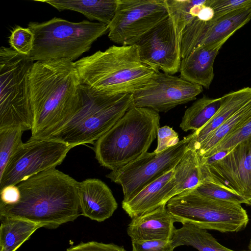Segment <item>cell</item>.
Wrapping results in <instances>:
<instances>
[{"instance_id":"cell-35","label":"cell","mask_w":251,"mask_h":251,"mask_svg":"<svg viewBox=\"0 0 251 251\" xmlns=\"http://www.w3.org/2000/svg\"><path fill=\"white\" fill-rule=\"evenodd\" d=\"M0 190V203L6 205H12L17 203L20 201L21 193L17 185H7Z\"/></svg>"},{"instance_id":"cell-27","label":"cell","mask_w":251,"mask_h":251,"mask_svg":"<svg viewBox=\"0 0 251 251\" xmlns=\"http://www.w3.org/2000/svg\"><path fill=\"white\" fill-rule=\"evenodd\" d=\"M24 131L20 128L0 130V176L10 158L23 144L22 136Z\"/></svg>"},{"instance_id":"cell-14","label":"cell","mask_w":251,"mask_h":251,"mask_svg":"<svg viewBox=\"0 0 251 251\" xmlns=\"http://www.w3.org/2000/svg\"><path fill=\"white\" fill-rule=\"evenodd\" d=\"M141 61L156 71L174 75L181 61V34L171 15L136 44Z\"/></svg>"},{"instance_id":"cell-31","label":"cell","mask_w":251,"mask_h":251,"mask_svg":"<svg viewBox=\"0 0 251 251\" xmlns=\"http://www.w3.org/2000/svg\"><path fill=\"white\" fill-rule=\"evenodd\" d=\"M214 13L213 20L243 8L251 6V0H207Z\"/></svg>"},{"instance_id":"cell-26","label":"cell","mask_w":251,"mask_h":251,"mask_svg":"<svg viewBox=\"0 0 251 251\" xmlns=\"http://www.w3.org/2000/svg\"><path fill=\"white\" fill-rule=\"evenodd\" d=\"M220 103L221 98L212 99L203 96L186 110L180 127L184 131L199 130L213 117Z\"/></svg>"},{"instance_id":"cell-3","label":"cell","mask_w":251,"mask_h":251,"mask_svg":"<svg viewBox=\"0 0 251 251\" xmlns=\"http://www.w3.org/2000/svg\"><path fill=\"white\" fill-rule=\"evenodd\" d=\"M74 63L81 84L108 95L132 93L158 72L141 61L136 45H113Z\"/></svg>"},{"instance_id":"cell-24","label":"cell","mask_w":251,"mask_h":251,"mask_svg":"<svg viewBox=\"0 0 251 251\" xmlns=\"http://www.w3.org/2000/svg\"><path fill=\"white\" fill-rule=\"evenodd\" d=\"M172 242L174 248L186 245L199 251H236L222 245L206 229L188 223L176 228Z\"/></svg>"},{"instance_id":"cell-20","label":"cell","mask_w":251,"mask_h":251,"mask_svg":"<svg viewBox=\"0 0 251 251\" xmlns=\"http://www.w3.org/2000/svg\"><path fill=\"white\" fill-rule=\"evenodd\" d=\"M251 100V87H246L231 91L221 97L219 108L213 117L200 129L194 131L189 145L196 146L202 142L231 115Z\"/></svg>"},{"instance_id":"cell-15","label":"cell","mask_w":251,"mask_h":251,"mask_svg":"<svg viewBox=\"0 0 251 251\" xmlns=\"http://www.w3.org/2000/svg\"><path fill=\"white\" fill-rule=\"evenodd\" d=\"M81 215L100 222L111 217L118 203L108 186L101 180L88 178L79 182Z\"/></svg>"},{"instance_id":"cell-19","label":"cell","mask_w":251,"mask_h":251,"mask_svg":"<svg viewBox=\"0 0 251 251\" xmlns=\"http://www.w3.org/2000/svg\"><path fill=\"white\" fill-rule=\"evenodd\" d=\"M251 19V6L235 11L216 20H211L198 47L224 45L231 36Z\"/></svg>"},{"instance_id":"cell-21","label":"cell","mask_w":251,"mask_h":251,"mask_svg":"<svg viewBox=\"0 0 251 251\" xmlns=\"http://www.w3.org/2000/svg\"><path fill=\"white\" fill-rule=\"evenodd\" d=\"M49 4L61 11L80 13L91 20L109 25L117 9V0H36Z\"/></svg>"},{"instance_id":"cell-5","label":"cell","mask_w":251,"mask_h":251,"mask_svg":"<svg viewBox=\"0 0 251 251\" xmlns=\"http://www.w3.org/2000/svg\"><path fill=\"white\" fill-rule=\"evenodd\" d=\"M34 34L29 56L33 61L65 59L72 61L88 51L92 44L108 31V25L83 21L71 22L54 17L27 25Z\"/></svg>"},{"instance_id":"cell-23","label":"cell","mask_w":251,"mask_h":251,"mask_svg":"<svg viewBox=\"0 0 251 251\" xmlns=\"http://www.w3.org/2000/svg\"><path fill=\"white\" fill-rule=\"evenodd\" d=\"M0 251H16L41 226L15 218H1Z\"/></svg>"},{"instance_id":"cell-1","label":"cell","mask_w":251,"mask_h":251,"mask_svg":"<svg viewBox=\"0 0 251 251\" xmlns=\"http://www.w3.org/2000/svg\"><path fill=\"white\" fill-rule=\"evenodd\" d=\"M28 81L34 114L29 139H48L67 124L82 106L81 82L74 62H34Z\"/></svg>"},{"instance_id":"cell-11","label":"cell","mask_w":251,"mask_h":251,"mask_svg":"<svg viewBox=\"0 0 251 251\" xmlns=\"http://www.w3.org/2000/svg\"><path fill=\"white\" fill-rule=\"evenodd\" d=\"M73 147L50 139H29L10 158L0 176V189L21 182L61 164Z\"/></svg>"},{"instance_id":"cell-32","label":"cell","mask_w":251,"mask_h":251,"mask_svg":"<svg viewBox=\"0 0 251 251\" xmlns=\"http://www.w3.org/2000/svg\"><path fill=\"white\" fill-rule=\"evenodd\" d=\"M157 146L154 151L160 152L176 145L180 141L178 134L168 126L159 127L157 131Z\"/></svg>"},{"instance_id":"cell-12","label":"cell","mask_w":251,"mask_h":251,"mask_svg":"<svg viewBox=\"0 0 251 251\" xmlns=\"http://www.w3.org/2000/svg\"><path fill=\"white\" fill-rule=\"evenodd\" d=\"M203 87L180 76L157 72L145 85L133 93L132 104L138 107L166 112L196 99Z\"/></svg>"},{"instance_id":"cell-17","label":"cell","mask_w":251,"mask_h":251,"mask_svg":"<svg viewBox=\"0 0 251 251\" xmlns=\"http://www.w3.org/2000/svg\"><path fill=\"white\" fill-rule=\"evenodd\" d=\"M174 169L147 185L130 200L122 201L123 209L131 219L166 205L174 197Z\"/></svg>"},{"instance_id":"cell-30","label":"cell","mask_w":251,"mask_h":251,"mask_svg":"<svg viewBox=\"0 0 251 251\" xmlns=\"http://www.w3.org/2000/svg\"><path fill=\"white\" fill-rule=\"evenodd\" d=\"M34 34L28 27L17 26L11 32L9 43L20 54L29 56L33 49Z\"/></svg>"},{"instance_id":"cell-4","label":"cell","mask_w":251,"mask_h":251,"mask_svg":"<svg viewBox=\"0 0 251 251\" xmlns=\"http://www.w3.org/2000/svg\"><path fill=\"white\" fill-rule=\"evenodd\" d=\"M159 113L132 105L103 135L95 142V157L100 164L117 170L147 152L157 136Z\"/></svg>"},{"instance_id":"cell-8","label":"cell","mask_w":251,"mask_h":251,"mask_svg":"<svg viewBox=\"0 0 251 251\" xmlns=\"http://www.w3.org/2000/svg\"><path fill=\"white\" fill-rule=\"evenodd\" d=\"M166 207L175 222L223 233L239 231L246 227L249 221L241 204L209 198L195 189L173 197Z\"/></svg>"},{"instance_id":"cell-2","label":"cell","mask_w":251,"mask_h":251,"mask_svg":"<svg viewBox=\"0 0 251 251\" xmlns=\"http://www.w3.org/2000/svg\"><path fill=\"white\" fill-rule=\"evenodd\" d=\"M79 182L56 168L36 174L17 184L18 202L0 203V219H23L50 229L74 221L81 215Z\"/></svg>"},{"instance_id":"cell-13","label":"cell","mask_w":251,"mask_h":251,"mask_svg":"<svg viewBox=\"0 0 251 251\" xmlns=\"http://www.w3.org/2000/svg\"><path fill=\"white\" fill-rule=\"evenodd\" d=\"M221 158L200 163L202 178L208 177L244 198L251 206V135Z\"/></svg>"},{"instance_id":"cell-33","label":"cell","mask_w":251,"mask_h":251,"mask_svg":"<svg viewBox=\"0 0 251 251\" xmlns=\"http://www.w3.org/2000/svg\"><path fill=\"white\" fill-rule=\"evenodd\" d=\"M132 251H174L172 240H134Z\"/></svg>"},{"instance_id":"cell-34","label":"cell","mask_w":251,"mask_h":251,"mask_svg":"<svg viewBox=\"0 0 251 251\" xmlns=\"http://www.w3.org/2000/svg\"><path fill=\"white\" fill-rule=\"evenodd\" d=\"M66 251H126L121 246L113 244H104L95 241L81 243L71 247Z\"/></svg>"},{"instance_id":"cell-7","label":"cell","mask_w":251,"mask_h":251,"mask_svg":"<svg viewBox=\"0 0 251 251\" xmlns=\"http://www.w3.org/2000/svg\"><path fill=\"white\" fill-rule=\"evenodd\" d=\"M29 57L11 48L0 49V130H31L34 114L28 76L34 63Z\"/></svg>"},{"instance_id":"cell-25","label":"cell","mask_w":251,"mask_h":251,"mask_svg":"<svg viewBox=\"0 0 251 251\" xmlns=\"http://www.w3.org/2000/svg\"><path fill=\"white\" fill-rule=\"evenodd\" d=\"M251 118V100L211 132L202 142L193 147L200 155H202L212 149L224 138L245 124Z\"/></svg>"},{"instance_id":"cell-6","label":"cell","mask_w":251,"mask_h":251,"mask_svg":"<svg viewBox=\"0 0 251 251\" xmlns=\"http://www.w3.org/2000/svg\"><path fill=\"white\" fill-rule=\"evenodd\" d=\"M83 103L70 121L48 139L72 147L93 143L108 131L132 105V93L103 95L81 84Z\"/></svg>"},{"instance_id":"cell-28","label":"cell","mask_w":251,"mask_h":251,"mask_svg":"<svg viewBox=\"0 0 251 251\" xmlns=\"http://www.w3.org/2000/svg\"><path fill=\"white\" fill-rule=\"evenodd\" d=\"M196 190L206 197L236 203H245L247 201L239 195L207 177L202 178L201 184Z\"/></svg>"},{"instance_id":"cell-36","label":"cell","mask_w":251,"mask_h":251,"mask_svg":"<svg viewBox=\"0 0 251 251\" xmlns=\"http://www.w3.org/2000/svg\"><path fill=\"white\" fill-rule=\"evenodd\" d=\"M249 248L250 251H251V241H250V244H249Z\"/></svg>"},{"instance_id":"cell-10","label":"cell","mask_w":251,"mask_h":251,"mask_svg":"<svg viewBox=\"0 0 251 251\" xmlns=\"http://www.w3.org/2000/svg\"><path fill=\"white\" fill-rule=\"evenodd\" d=\"M168 16L165 0H117L108 37L121 46L135 45Z\"/></svg>"},{"instance_id":"cell-29","label":"cell","mask_w":251,"mask_h":251,"mask_svg":"<svg viewBox=\"0 0 251 251\" xmlns=\"http://www.w3.org/2000/svg\"><path fill=\"white\" fill-rule=\"evenodd\" d=\"M251 135V118L245 124L224 138L212 149L200 156L208 158L221 151H227Z\"/></svg>"},{"instance_id":"cell-22","label":"cell","mask_w":251,"mask_h":251,"mask_svg":"<svg viewBox=\"0 0 251 251\" xmlns=\"http://www.w3.org/2000/svg\"><path fill=\"white\" fill-rule=\"evenodd\" d=\"M174 197L187 190L195 189L202 182L199 155L196 149L188 145L182 158L174 169Z\"/></svg>"},{"instance_id":"cell-9","label":"cell","mask_w":251,"mask_h":251,"mask_svg":"<svg viewBox=\"0 0 251 251\" xmlns=\"http://www.w3.org/2000/svg\"><path fill=\"white\" fill-rule=\"evenodd\" d=\"M194 132L176 145L160 152H147L106 176L122 188V201L132 199L147 185L174 169L188 149Z\"/></svg>"},{"instance_id":"cell-16","label":"cell","mask_w":251,"mask_h":251,"mask_svg":"<svg viewBox=\"0 0 251 251\" xmlns=\"http://www.w3.org/2000/svg\"><path fill=\"white\" fill-rule=\"evenodd\" d=\"M175 222L166 205L132 219L127 233L134 240H172Z\"/></svg>"},{"instance_id":"cell-18","label":"cell","mask_w":251,"mask_h":251,"mask_svg":"<svg viewBox=\"0 0 251 251\" xmlns=\"http://www.w3.org/2000/svg\"><path fill=\"white\" fill-rule=\"evenodd\" d=\"M223 45L198 47L181 59L180 76L194 84L208 89L213 81L214 62Z\"/></svg>"}]
</instances>
